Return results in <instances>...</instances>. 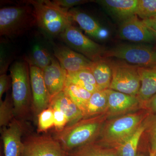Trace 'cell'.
Returning a JSON list of instances; mask_svg holds the SVG:
<instances>
[{"mask_svg":"<svg viewBox=\"0 0 156 156\" xmlns=\"http://www.w3.org/2000/svg\"><path fill=\"white\" fill-rule=\"evenodd\" d=\"M149 30H150L151 33L153 34L154 36V37L156 39V31L152 29L148 28Z\"/></svg>","mask_w":156,"mask_h":156,"instance_id":"36","label":"cell"},{"mask_svg":"<svg viewBox=\"0 0 156 156\" xmlns=\"http://www.w3.org/2000/svg\"><path fill=\"white\" fill-rule=\"evenodd\" d=\"M115 57L139 67L156 66V47L145 44H123L105 50L103 58Z\"/></svg>","mask_w":156,"mask_h":156,"instance_id":"6","label":"cell"},{"mask_svg":"<svg viewBox=\"0 0 156 156\" xmlns=\"http://www.w3.org/2000/svg\"><path fill=\"white\" fill-rule=\"evenodd\" d=\"M10 77L11 76H9L6 74L0 76V100L2 99L4 93L9 89Z\"/></svg>","mask_w":156,"mask_h":156,"instance_id":"33","label":"cell"},{"mask_svg":"<svg viewBox=\"0 0 156 156\" xmlns=\"http://www.w3.org/2000/svg\"><path fill=\"white\" fill-rule=\"evenodd\" d=\"M142 119L140 115L130 114L113 120L103 129L101 142L116 149L139 128Z\"/></svg>","mask_w":156,"mask_h":156,"instance_id":"7","label":"cell"},{"mask_svg":"<svg viewBox=\"0 0 156 156\" xmlns=\"http://www.w3.org/2000/svg\"><path fill=\"white\" fill-rule=\"evenodd\" d=\"M136 15L142 20L156 15V0H138Z\"/></svg>","mask_w":156,"mask_h":156,"instance_id":"27","label":"cell"},{"mask_svg":"<svg viewBox=\"0 0 156 156\" xmlns=\"http://www.w3.org/2000/svg\"><path fill=\"white\" fill-rule=\"evenodd\" d=\"M150 140L151 150L150 151L156 154V119L151 124L149 129Z\"/></svg>","mask_w":156,"mask_h":156,"instance_id":"32","label":"cell"},{"mask_svg":"<svg viewBox=\"0 0 156 156\" xmlns=\"http://www.w3.org/2000/svg\"><path fill=\"white\" fill-rule=\"evenodd\" d=\"M108 108L106 90H98L92 93L83 112L84 118H90L99 114Z\"/></svg>","mask_w":156,"mask_h":156,"instance_id":"21","label":"cell"},{"mask_svg":"<svg viewBox=\"0 0 156 156\" xmlns=\"http://www.w3.org/2000/svg\"><path fill=\"white\" fill-rule=\"evenodd\" d=\"M146 126L141 124L139 128L125 142L116 149L119 156H136L140 140Z\"/></svg>","mask_w":156,"mask_h":156,"instance_id":"24","label":"cell"},{"mask_svg":"<svg viewBox=\"0 0 156 156\" xmlns=\"http://www.w3.org/2000/svg\"><path fill=\"white\" fill-rule=\"evenodd\" d=\"M63 91L80 109L83 114L84 110L92 93L66 80Z\"/></svg>","mask_w":156,"mask_h":156,"instance_id":"23","label":"cell"},{"mask_svg":"<svg viewBox=\"0 0 156 156\" xmlns=\"http://www.w3.org/2000/svg\"><path fill=\"white\" fill-rule=\"evenodd\" d=\"M30 80L32 94V109L37 117L41 112L50 107L51 99L45 84L42 70L29 64Z\"/></svg>","mask_w":156,"mask_h":156,"instance_id":"10","label":"cell"},{"mask_svg":"<svg viewBox=\"0 0 156 156\" xmlns=\"http://www.w3.org/2000/svg\"><path fill=\"white\" fill-rule=\"evenodd\" d=\"M23 130L22 123L15 118L8 126L1 128L4 156H21Z\"/></svg>","mask_w":156,"mask_h":156,"instance_id":"13","label":"cell"},{"mask_svg":"<svg viewBox=\"0 0 156 156\" xmlns=\"http://www.w3.org/2000/svg\"><path fill=\"white\" fill-rule=\"evenodd\" d=\"M108 108L112 113L122 112L136 106L139 100L136 96L128 95L111 89H106Z\"/></svg>","mask_w":156,"mask_h":156,"instance_id":"19","label":"cell"},{"mask_svg":"<svg viewBox=\"0 0 156 156\" xmlns=\"http://www.w3.org/2000/svg\"><path fill=\"white\" fill-rule=\"evenodd\" d=\"M101 123L97 118L80 120L55 133L54 138L66 152L93 142L100 130Z\"/></svg>","mask_w":156,"mask_h":156,"instance_id":"4","label":"cell"},{"mask_svg":"<svg viewBox=\"0 0 156 156\" xmlns=\"http://www.w3.org/2000/svg\"><path fill=\"white\" fill-rule=\"evenodd\" d=\"M136 156H144L142 154H137Z\"/></svg>","mask_w":156,"mask_h":156,"instance_id":"38","label":"cell"},{"mask_svg":"<svg viewBox=\"0 0 156 156\" xmlns=\"http://www.w3.org/2000/svg\"><path fill=\"white\" fill-rule=\"evenodd\" d=\"M119 35L122 39L137 43H151L156 40L143 20L136 15L120 23Z\"/></svg>","mask_w":156,"mask_h":156,"instance_id":"11","label":"cell"},{"mask_svg":"<svg viewBox=\"0 0 156 156\" xmlns=\"http://www.w3.org/2000/svg\"><path fill=\"white\" fill-rule=\"evenodd\" d=\"M147 102L150 109L154 112H156V94L151 98Z\"/></svg>","mask_w":156,"mask_h":156,"instance_id":"35","label":"cell"},{"mask_svg":"<svg viewBox=\"0 0 156 156\" xmlns=\"http://www.w3.org/2000/svg\"></svg>","mask_w":156,"mask_h":156,"instance_id":"39","label":"cell"},{"mask_svg":"<svg viewBox=\"0 0 156 156\" xmlns=\"http://www.w3.org/2000/svg\"><path fill=\"white\" fill-rule=\"evenodd\" d=\"M142 20L147 27L156 31V15Z\"/></svg>","mask_w":156,"mask_h":156,"instance_id":"34","label":"cell"},{"mask_svg":"<svg viewBox=\"0 0 156 156\" xmlns=\"http://www.w3.org/2000/svg\"><path fill=\"white\" fill-rule=\"evenodd\" d=\"M50 107L58 108L66 116L68 120L66 126L73 125L84 118L80 109L63 91L51 99Z\"/></svg>","mask_w":156,"mask_h":156,"instance_id":"17","label":"cell"},{"mask_svg":"<svg viewBox=\"0 0 156 156\" xmlns=\"http://www.w3.org/2000/svg\"><path fill=\"white\" fill-rule=\"evenodd\" d=\"M112 71V80L109 89L136 96L140 87L139 66L121 59L108 60Z\"/></svg>","mask_w":156,"mask_h":156,"instance_id":"5","label":"cell"},{"mask_svg":"<svg viewBox=\"0 0 156 156\" xmlns=\"http://www.w3.org/2000/svg\"><path fill=\"white\" fill-rule=\"evenodd\" d=\"M73 21H76L82 30L90 36L98 40H104L108 36V33L93 17L78 9L69 10Z\"/></svg>","mask_w":156,"mask_h":156,"instance_id":"16","label":"cell"},{"mask_svg":"<svg viewBox=\"0 0 156 156\" xmlns=\"http://www.w3.org/2000/svg\"><path fill=\"white\" fill-rule=\"evenodd\" d=\"M68 156H119L116 149L106 148L93 142L67 152Z\"/></svg>","mask_w":156,"mask_h":156,"instance_id":"22","label":"cell"},{"mask_svg":"<svg viewBox=\"0 0 156 156\" xmlns=\"http://www.w3.org/2000/svg\"><path fill=\"white\" fill-rule=\"evenodd\" d=\"M53 58L46 49L41 45L36 44L32 50L31 60L27 61L29 64L33 65L43 71L51 64Z\"/></svg>","mask_w":156,"mask_h":156,"instance_id":"25","label":"cell"},{"mask_svg":"<svg viewBox=\"0 0 156 156\" xmlns=\"http://www.w3.org/2000/svg\"><path fill=\"white\" fill-rule=\"evenodd\" d=\"M43 72L45 84L51 100L64 89L67 72L58 61L53 58L51 64Z\"/></svg>","mask_w":156,"mask_h":156,"instance_id":"15","label":"cell"},{"mask_svg":"<svg viewBox=\"0 0 156 156\" xmlns=\"http://www.w3.org/2000/svg\"><path fill=\"white\" fill-rule=\"evenodd\" d=\"M15 117L12 98L7 95L5 100H0V127H6Z\"/></svg>","mask_w":156,"mask_h":156,"instance_id":"26","label":"cell"},{"mask_svg":"<svg viewBox=\"0 0 156 156\" xmlns=\"http://www.w3.org/2000/svg\"><path fill=\"white\" fill-rule=\"evenodd\" d=\"M54 115V127L56 132L59 131L67 126L68 120L66 116L58 108H52Z\"/></svg>","mask_w":156,"mask_h":156,"instance_id":"30","label":"cell"},{"mask_svg":"<svg viewBox=\"0 0 156 156\" xmlns=\"http://www.w3.org/2000/svg\"><path fill=\"white\" fill-rule=\"evenodd\" d=\"M33 6L37 20V25L50 35L62 33L69 25L72 20L69 10L63 9L49 0L24 1Z\"/></svg>","mask_w":156,"mask_h":156,"instance_id":"3","label":"cell"},{"mask_svg":"<svg viewBox=\"0 0 156 156\" xmlns=\"http://www.w3.org/2000/svg\"><path fill=\"white\" fill-rule=\"evenodd\" d=\"M150 156H156V154L153 153L151 152H150Z\"/></svg>","mask_w":156,"mask_h":156,"instance_id":"37","label":"cell"},{"mask_svg":"<svg viewBox=\"0 0 156 156\" xmlns=\"http://www.w3.org/2000/svg\"><path fill=\"white\" fill-rule=\"evenodd\" d=\"M140 87L137 98L139 101H148L156 94V66L138 67Z\"/></svg>","mask_w":156,"mask_h":156,"instance_id":"18","label":"cell"},{"mask_svg":"<svg viewBox=\"0 0 156 156\" xmlns=\"http://www.w3.org/2000/svg\"><path fill=\"white\" fill-rule=\"evenodd\" d=\"M114 19L120 23L136 15L138 0H96Z\"/></svg>","mask_w":156,"mask_h":156,"instance_id":"14","label":"cell"},{"mask_svg":"<svg viewBox=\"0 0 156 156\" xmlns=\"http://www.w3.org/2000/svg\"><path fill=\"white\" fill-rule=\"evenodd\" d=\"M90 70L95 78L98 90L109 89L112 80V71L105 58L93 62Z\"/></svg>","mask_w":156,"mask_h":156,"instance_id":"20","label":"cell"},{"mask_svg":"<svg viewBox=\"0 0 156 156\" xmlns=\"http://www.w3.org/2000/svg\"><path fill=\"white\" fill-rule=\"evenodd\" d=\"M12 98L17 119H25L32 108L30 66L27 61H16L10 69Z\"/></svg>","mask_w":156,"mask_h":156,"instance_id":"1","label":"cell"},{"mask_svg":"<svg viewBox=\"0 0 156 156\" xmlns=\"http://www.w3.org/2000/svg\"><path fill=\"white\" fill-rule=\"evenodd\" d=\"M21 156L68 155L54 137L47 135H33L23 142Z\"/></svg>","mask_w":156,"mask_h":156,"instance_id":"9","label":"cell"},{"mask_svg":"<svg viewBox=\"0 0 156 156\" xmlns=\"http://www.w3.org/2000/svg\"><path fill=\"white\" fill-rule=\"evenodd\" d=\"M23 5L0 9V34L9 37L19 36L37 24L36 15L32 5Z\"/></svg>","mask_w":156,"mask_h":156,"instance_id":"2","label":"cell"},{"mask_svg":"<svg viewBox=\"0 0 156 156\" xmlns=\"http://www.w3.org/2000/svg\"><path fill=\"white\" fill-rule=\"evenodd\" d=\"M38 130L44 132L54 126V115L53 108L50 107L42 111L38 115Z\"/></svg>","mask_w":156,"mask_h":156,"instance_id":"28","label":"cell"},{"mask_svg":"<svg viewBox=\"0 0 156 156\" xmlns=\"http://www.w3.org/2000/svg\"><path fill=\"white\" fill-rule=\"evenodd\" d=\"M52 2L55 5L63 9L69 10L71 8L85 3L93 2L89 0H53Z\"/></svg>","mask_w":156,"mask_h":156,"instance_id":"31","label":"cell"},{"mask_svg":"<svg viewBox=\"0 0 156 156\" xmlns=\"http://www.w3.org/2000/svg\"><path fill=\"white\" fill-rule=\"evenodd\" d=\"M66 78L68 79H76L92 84L97 87L98 89L95 78L92 74V72L89 69L82 70L75 73H67Z\"/></svg>","mask_w":156,"mask_h":156,"instance_id":"29","label":"cell"},{"mask_svg":"<svg viewBox=\"0 0 156 156\" xmlns=\"http://www.w3.org/2000/svg\"><path fill=\"white\" fill-rule=\"evenodd\" d=\"M54 55L67 73L89 69L93 62L80 53L65 46H54Z\"/></svg>","mask_w":156,"mask_h":156,"instance_id":"12","label":"cell"},{"mask_svg":"<svg viewBox=\"0 0 156 156\" xmlns=\"http://www.w3.org/2000/svg\"><path fill=\"white\" fill-rule=\"evenodd\" d=\"M61 39L75 51L93 62L103 58L105 48L84 34L79 29L69 25L60 34Z\"/></svg>","mask_w":156,"mask_h":156,"instance_id":"8","label":"cell"}]
</instances>
